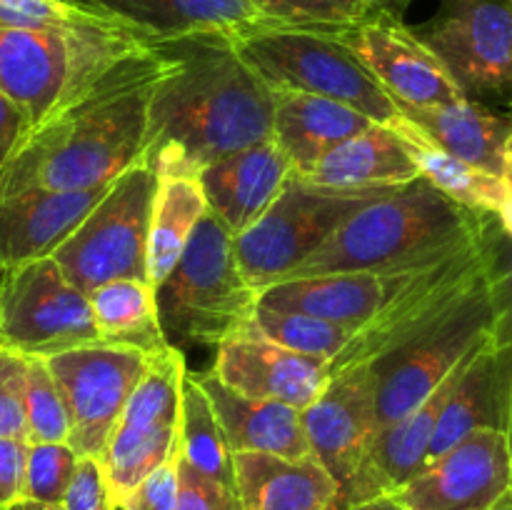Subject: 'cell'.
Returning <instances> with one entry per match:
<instances>
[{
  "label": "cell",
  "instance_id": "31",
  "mask_svg": "<svg viewBox=\"0 0 512 510\" xmlns=\"http://www.w3.org/2000/svg\"><path fill=\"white\" fill-rule=\"evenodd\" d=\"M178 455L195 470L235 490L233 453L228 448V440H225L208 393L188 370H185L183 388H180Z\"/></svg>",
  "mask_w": 512,
  "mask_h": 510
},
{
  "label": "cell",
  "instance_id": "2",
  "mask_svg": "<svg viewBox=\"0 0 512 510\" xmlns=\"http://www.w3.org/2000/svg\"><path fill=\"white\" fill-rule=\"evenodd\" d=\"M165 43L170 65L150 95L143 153L155 175H198L273 135V90L233 40L200 35Z\"/></svg>",
  "mask_w": 512,
  "mask_h": 510
},
{
  "label": "cell",
  "instance_id": "39",
  "mask_svg": "<svg viewBox=\"0 0 512 510\" xmlns=\"http://www.w3.org/2000/svg\"><path fill=\"white\" fill-rule=\"evenodd\" d=\"M178 463V500L175 510H240L238 495L220 480L200 473L175 453Z\"/></svg>",
  "mask_w": 512,
  "mask_h": 510
},
{
  "label": "cell",
  "instance_id": "37",
  "mask_svg": "<svg viewBox=\"0 0 512 510\" xmlns=\"http://www.w3.org/2000/svg\"><path fill=\"white\" fill-rule=\"evenodd\" d=\"M100 20L110 18L65 0H0V28L8 30L73 28V25H90Z\"/></svg>",
  "mask_w": 512,
  "mask_h": 510
},
{
  "label": "cell",
  "instance_id": "35",
  "mask_svg": "<svg viewBox=\"0 0 512 510\" xmlns=\"http://www.w3.org/2000/svg\"><path fill=\"white\" fill-rule=\"evenodd\" d=\"M25 423L28 443H68L70 413L45 358H28L25 375Z\"/></svg>",
  "mask_w": 512,
  "mask_h": 510
},
{
  "label": "cell",
  "instance_id": "22",
  "mask_svg": "<svg viewBox=\"0 0 512 510\" xmlns=\"http://www.w3.org/2000/svg\"><path fill=\"white\" fill-rule=\"evenodd\" d=\"M105 188L0 195V273L53 255L98 203Z\"/></svg>",
  "mask_w": 512,
  "mask_h": 510
},
{
  "label": "cell",
  "instance_id": "4",
  "mask_svg": "<svg viewBox=\"0 0 512 510\" xmlns=\"http://www.w3.org/2000/svg\"><path fill=\"white\" fill-rule=\"evenodd\" d=\"M148 43L153 40L113 18L53 30L0 28V93L23 110L33 130Z\"/></svg>",
  "mask_w": 512,
  "mask_h": 510
},
{
  "label": "cell",
  "instance_id": "5",
  "mask_svg": "<svg viewBox=\"0 0 512 510\" xmlns=\"http://www.w3.org/2000/svg\"><path fill=\"white\" fill-rule=\"evenodd\" d=\"M258 290L235 258L233 235L210 210L165 280L155 285L160 330L170 348L215 345L253 323Z\"/></svg>",
  "mask_w": 512,
  "mask_h": 510
},
{
  "label": "cell",
  "instance_id": "43",
  "mask_svg": "<svg viewBox=\"0 0 512 510\" xmlns=\"http://www.w3.org/2000/svg\"><path fill=\"white\" fill-rule=\"evenodd\" d=\"M25 130H28V120H25L23 110L8 95L0 93V165L13 153V148L23 138Z\"/></svg>",
  "mask_w": 512,
  "mask_h": 510
},
{
  "label": "cell",
  "instance_id": "26",
  "mask_svg": "<svg viewBox=\"0 0 512 510\" xmlns=\"http://www.w3.org/2000/svg\"><path fill=\"white\" fill-rule=\"evenodd\" d=\"M378 125L338 100L305 93H275L273 135L278 148L288 155L293 173L313 165L343 140Z\"/></svg>",
  "mask_w": 512,
  "mask_h": 510
},
{
  "label": "cell",
  "instance_id": "29",
  "mask_svg": "<svg viewBox=\"0 0 512 510\" xmlns=\"http://www.w3.org/2000/svg\"><path fill=\"white\" fill-rule=\"evenodd\" d=\"M205 210L208 203L198 175H158L153 208H150L148 255H145V278L153 288L163 283L165 275L178 263Z\"/></svg>",
  "mask_w": 512,
  "mask_h": 510
},
{
  "label": "cell",
  "instance_id": "8",
  "mask_svg": "<svg viewBox=\"0 0 512 510\" xmlns=\"http://www.w3.org/2000/svg\"><path fill=\"white\" fill-rule=\"evenodd\" d=\"M158 175L148 163H135L105 188L78 228L50 258L65 275L90 293L115 278H145L148 225Z\"/></svg>",
  "mask_w": 512,
  "mask_h": 510
},
{
  "label": "cell",
  "instance_id": "41",
  "mask_svg": "<svg viewBox=\"0 0 512 510\" xmlns=\"http://www.w3.org/2000/svg\"><path fill=\"white\" fill-rule=\"evenodd\" d=\"M63 510H113L103 465L98 458H78L73 480L65 490Z\"/></svg>",
  "mask_w": 512,
  "mask_h": 510
},
{
  "label": "cell",
  "instance_id": "30",
  "mask_svg": "<svg viewBox=\"0 0 512 510\" xmlns=\"http://www.w3.org/2000/svg\"><path fill=\"white\" fill-rule=\"evenodd\" d=\"M95 328L103 343L128 345L153 355L168 348L160 330L155 288L148 280L115 278L88 293Z\"/></svg>",
  "mask_w": 512,
  "mask_h": 510
},
{
  "label": "cell",
  "instance_id": "12",
  "mask_svg": "<svg viewBox=\"0 0 512 510\" xmlns=\"http://www.w3.org/2000/svg\"><path fill=\"white\" fill-rule=\"evenodd\" d=\"M473 103L512 100V0H440L413 28Z\"/></svg>",
  "mask_w": 512,
  "mask_h": 510
},
{
  "label": "cell",
  "instance_id": "15",
  "mask_svg": "<svg viewBox=\"0 0 512 510\" xmlns=\"http://www.w3.org/2000/svg\"><path fill=\"white\" fill-rule=\"evenodd\" d=\"M333 35L398 105L430 108L465 98L445 65L393 10H375L363 23Z\"/></svg>",
  "mask_w": 512,
  "mask_h": 510
},
{
  "label": "cell",
  "instance_id": "13",
  "mask_svg": "<svg viewBox=\"0 0 512 510\" xmlns=\"http://www.w3.org/2000/svg\"><path fill=\"white\" fill-rule=\"evenodd\" d=\"M150 355L128 345L90 343L45 358L70 413L68 445L78 458L103 455Z\"/></svg>",
  "mask_w": 512,
  "mask_h": 510
},
{
  "label": "cell",
  "instance_id": "14",
  "mask_svg": "<svg viewBox=\"0 0 512 510\" xmlns=\"http://www.w3.org/2000/svg\"><path fill=\"white\" fill-rule=\"evenodd\" d=\"M512 493V458L500 430H475L425 463L393 493L403 510H495Z\"/></svg>",
  "mask_w": 512,
  "mask_h": 510
},
{
  "label": "cell",
  "instance_id": "1",
  "mask_svg": "<svg viewBox=\"0 0 512 510\" xmlns=\"http://www.w3.org/2000/svg\"><path fill=\"white\" fill-rule=\"evenodd\" d=\"M168 65V43L153 40L105 70L83 95L18 140L0 165V195L98 190L143 163L150 95Z\"/></svg>",
  "mask_w": 512,
  "mask_h": 510
},
{
  "label": "cell",
  "instance_id": "24",
  "mask_svg": "<svg viewBox=\"0 0 512 510\" xmlns=\"http://www.w3.org/2000/svg\"><path fill=\"white\" fill-rule=\"evenodd\" d=\"M240 510H333L338 483L315 458L233 453Z\"/></svg>",
  "mask_w": 512,
  "mask_h": 510
},
{
  "label": "cell",
  "instance_id": "32",
  "mask_svg": "<svg viewBox=\"0 0 512 510\" xmlns=\"http://www.w3.org/2000/svg\"><path fill=\"white\" fill-rule=\"evenodd\" d=\"M250 330L293 353L330 360V368L348 350L355 335V330L330 323V320L303 313H283V310H270L263 305L255 308Z\"/></svg>",
  "mask_w": 512,
  "mask_h": 510
},
{
  "label": "cell",
  "instance_id": "55",
  "mask_svg": "<svg viewBox=\"0 0 512 510\" xmlns=\"http://www.w3.org/2000/svg\"><path fill=\"white\" fill-rule=\"evenodd\" d=\"M505 500H508V498H505ZM508 503H510V500H508ZM510 505H512V503H510Z\"/></svg>",
  "mask_w": 512,
  "mask_h": 510
},
{
  "label": "cell",
  "instance_id": "51",
  "mask_svg": "<svg viewBox=\"0 0 512 510\" xmlns=\"http://www.w3.org/2000/svg\"><path fill=\"white\" fill-rule=\"evenodd\" d=\"M385 5H393V3H398V0H383Z\"/></svg>",
  "mask_w": 512,
  "mask_h": 510
},
{
  "label": "cell",
  "instance_id": "3",
  "mask_svg": "<svg viewBox=\"0 0 512 510\" xmlns=\"http://www.w3.org/2000/svg\"><path fill=\"white\" fill-rule=\"evenodd\" d=\"M480 228L483 213L463 208L433 183L415 178L350 215L290 278L418 268L473 243Z\"/></svg>",
  "mask_w": 512,
  "mask_h": 510
},
{
  "label": "cell",
  "instance_id": "10",
  "mask_svg": "<svg viewBox=\"0 0 512 510\" xmlns=\"http://www.w3.org/2000/svg\"><path fill=\"white\" fill-rule=\"evenodd\" d=\"M90 343L103 340L88 293L50 255L0 273V348L50 358Z\"/></svg>",
  "mask_w": 512,
  "mask_h": 510
},
{
  "label": "cell",
  "instance_id": "9",
  "mask_svg": "<svg viewBox=\"0 0 512 510\" xmlns=\"http://www.w3.org/2000/svg\"><path fill=\"white\" fill-rule=\"evenodd\" d=\"M490 328L493 308L483 273L433 325L370 363L378 395V430L413 413L488 338Z\"/></svg>",
  "mask_w": 512,
  "mask_h": 510
},
{
  "label": "cell",
  "instance_id": "53",
  "mask_svg": "<svg viewBox=\"0 0 512 510\" xmlns=\"http://www.w3.org/2000/svg\"><path fill=\"white\" fill-rule=\"evenodd\" d=\"M65 3H73V0H65Z\"/></svg>",
  "mask_w": 512,
  "mask_h": 510
},
{
  "label": "cell",
  "instance_id": "11",
  "mask_svg": "<svg viewBox=\"0 0 512 510\" xmlns=\"http://www.w3.org/2000/svg\"><path fill=\"white\" fill-rule=\"evenodd\" d=\"M185 370L183 350L168 345L150 355L148 368L130 393L100 455L113 505H118L145 475L168 463L178 450L180 388Z\"/></svg>",
  "mask_w": 512,
  "mask_h": 510
},
{
  "label": "cell",
  "instance_id": "34",
  "mask_svg": "<svg viewBox=\"0 0 512 510\" xmlns=\"http://www.w3.org/2000/svg\"><path fill=\"white\" fill-rule=\"evenodd\" d=\"M483 273L488 285L493 328L490 338L495 345L512 343V233L500 225L498 215L483 213Z\"/></svg>",
  "mask_w": 512,
  "mask_h": 510
},
{
  "label": "cell",
  "instance_id": "21",
  "mask_svg": "<svg viewBox=\"0 0 512 510\" xmlns=\"http://www.w3.org/2000/svg\"><path fill=\"white\" fill-rule=\"evenodd\" d=\"M290 173L288 155L268 138L210 163L198 180L208 210L235 238L270 208Z\"/></svg>",
  "mask_w": 512,
  "mask_h": 510
},
{
  "label": "cell",
  "instance_id": "52",
  "mask_svg": "<svg viewBox=\"0 0 512 510\" xmlns=\"http://www.w3.org/2000/svg\"><path fill=\"white\" fill-rule=\"evenodd\" d=\"M508 500H510V503H512V493H510V495H508Z\"/></svg>",
  "mask_w": 512,
  "mask_h": 510
},
{
  "label": "cell",
  "instance_id": "25",
  "mask_svg": "<svg viewBox=\"0 0 512 510\" xmlns=\"http://www.w3.org/2000/svg\"><path fill=\"white\" fill-rule=\"evenodd\" d=\"M295 175L305 183L335 190L398 188L420 178L405 145L385 125H370Z\"/></svg>",
  "mask_w": 512,
  "mask_h": 510
},
{
  "label": "cell",
  "instance_id": "33",
  "mask_svg": "<svg viewBox=\"0 0 512 510\" xmlns=\"http://www.w3.org/2000/svg\"><path fill=\"white\" fill-rule=\"evenodd\" d=\"M270 28L340 33L388 5L383 0H253ZM390 10V8H388Z\"/></svg>",
  "mask_w": 512,
  "mask_h": 510
},
{
  "label": "cell",
  "instance_id": "38",
  "mask_svg": "<svg viewBox=\"0 0 512 510\" xmlns=\"http://www.w3.org/2000/svg\"><path fill=\"white\" fill-rule=\"evenodd\" d=\"M25 375H28V355L0 348V438L28 440Z\"/></svg>",
  "mask_w": 512,
  "mask_h": 510
},
{
  "label": "cell",
  "instance_id": "27",
  "mask_svg": "<svg viewBox=\"0 0 512 510\" xmlns=\"http://www.w3.org/2000/svg\"><path fill=\"white\" fill-rule=\"evenodd\" d=\"M400 113L418 125L435 145L490 175H503L505 140L512 133V120L493 113L483 103L463 98L430 108H405Z\"/></svg>",
  "mask_w": 512,
  "mask_h": 510
},
{
  "label": "cell",
  "instance_id": "50",
  "mask_svg": "<svg viewBox=\"0 0 512 510\" xmlns=\"http://www.w3.org/2000/svg\"><path fill=\"white\" fill-rule=\"evenodd\" d=\"M495 510H512V505L508 503V500H503V503H500L498 508H495Z\"/></svg>",
  "mask_w": 512,
  "mask_h": 510
},
{
  "label": "cell",
  "instance_id": "7",
  "mask_svg": "<svg viewBox=\"0 0 512 510\" xmlns=\"http://www.w3.org/2000/svg\"><path fill=\"white\" fill-rule=\"evenodd\" d=\"M385 190H335L305 183L295 173L285 180L270 208L235 235V258L245 280L258 293L288 280L345 220Z\"/></svg>",
  "mask_w": 512,
  "mask_h": 510
},
{
  "label": "cell",
  "instance_id": "46",
  "mask_svg": "<svg viewBox=\"0 0 512 510\" xmlns=\"http://www.w3.org/2000/svg\"><path fill=\"white\" fill-rule=\"evenodd\" d=\"M505 438H508L510 458H512V398H510V413H508V428H505Z\"/></svg>",
  "mask_w": 512,
  "mask_h": 510
},
{
  "label": "cell",
  "instance_id": "16",
  "mask_svg": "<svg viewBox=\"0 0 512 510\" xmlns=\"http://www.w3.org/2000/svg\"><path fill=\"white\" fill-rule=\"evenodd\" d=\"M313 458L333 475L338 490L348 483L378 430V395L370 363L333 370L318 398L303 410Z\"/></svg>",
  "mask_w": 512,
  "mask_h": 510
},
{
  "label": "cell",
  "instance_id": "49",
  "mask_svg": "<svg viewBox=\"0 0 512 510\" xmlns=\"http://www.w3.org/2000/svg\"><path fill=\"white\" fill-rule=\"evenodd\" d=\"M5 510H28V508H25V500H20V503L10 505V508H5Z\"/></svg>",
  "mask_w": 512,
  "mask_h": 510
},
{
  "label": "cell",
  "instance_id": "17",
  "mask_svg": "<svg viewBox=\"0 0 512 510\" xmlns=\"http://www.w3.org/2000/svg\"><path fill=\"white\" fill-rule=\"evenodd\" d=\"M213 375L240 395L305 410L325 388L333 368L330 360L280 348L248 328L218 345Z\"/></svg>",
  "mask_w": 512,
  "mask_h": 510
},
{
  "label": "cell",
  "instance_id": "47",
  "mask_svg": "<svg viewBox=\"0 0 512 510\" xmlns=\"http://www.w3.org/2000/svg\"><path fill=\"white\" fill-rule=\"evenodd\" d=\"M28 510H63V505H38V503H25Z\"/></svg>",
  "mask_w": 512,
  "mask_h": 510
},
{
  "label": "cell",
  "instance_id": "18",
  "mask_svg": "<svg viewBox=\"0 0 512 510\" xmlns=\"http://www.w3.org/2000/svg\"><path fill=\"white\" fill-rule=\"evenodd\" d=\"M428 265L395 270V273L358 270V273H328L280 280L258 295V305L283 310V313L313 315V318L330 320V323L345 325L350 330H360L375 315L383 313L408 285H413Z\"/></svg>",
  "mask_w": 512,
  "mask_h": 510
},
{
  "label": "cell",
  "instance_id": "6",
  "mask_svg": "<svg viewBox=\"0 0 512 510\" xmlns=\"http://www.w3.org/2000/svg\"><path fill=\"white\" fill-rule=\"evenodd\" d=\"M233 48L275 93H305L338 100L373 123L398 120V103L333 33L258 28L238 35Z\"/></svg>",
  "mask_w": 512,
  "mask_h": 510
},
{
  "label": "cell",
  "instance_id": "42",
  "mask_svg": "<svg viewBox=\"0 0 512 510\" xmlns=\"http://www.w3.org/2000/svg\"><path fill=\"white\" fill-rule=\"evenodd\" d=\"M28 440L0 438V510L23 500Z\"/></svg>",
  "mask_w": 512,
  "mask_h": 510
},
{
  "label": "cell",
  "instance_id": "36",
  "mask_svg": "<svg viewBox=\"0 0 512 510\" xmlns=\"http://www.w3.org/2000/svg\"><path fill=\"white\" fill-rule=\"evenodd\" d=\"M78 455L68 443H28L23 500L38 505H63L73 480Z\"/></svg>",
  "mask_w": 512,
  "mask_h": 510
},
{
  "label": "cell",
  "instance_id": "48",
  "mask_svg": "<svg viewBox=\"0 0 512 510\" xmlns=\"http://www.w3.org/2000/svg\"><path fill=\"white\" fill-rule=\"evenodd\" d=\"M503 178H505V183H508V188H510V193H512V170H505Z\"/></svg>",
  "mask_w": 512,
  "mask_h": 510
},
{
  "label": "cell",
  "instance_id": "20",
  "mask_svg": "<svg viewBox=\"0 0 512 510\" xmlns=\"http://www.w3.org/2000/svg\"><path fill=\"white\" fill-rule=\"evenodd\" d=\"M83 8L120 20L148 40L218 35L235 40L270 28L253 0H73Z\"/></svg>",
  "mask_w": 512,
  "mask_h": 510
},
{
  "label": "cell",
  "instance_id": "23",
  "mask_svg": "<svg viewBox=\"0 0 512 510\" xmlns=\"http://www.w3.org/2000/svg\"><path fill=\"white\" fill-rule=\"evenodd\" d=\"M195 378L213 403L230 453H268L293 460L313 458L303 428V410L278 400L235 393L213 373Z\"/></svg>",
  "mask_w": 512,
  "mask_h": 510
},
{
  "label": "cell",
  "instance_id": "54",
  "mask_svg": "<svg viewBox=\"0 0 512 510\" xmlns=\"http://www.w3.org/2000/svg\"><path fill=\"white\" fill-rule=\"evenodd\" d=\"M113 510H123V508H113Z\"/></svg>",
  "mask_w": 512,
  "mask_h": 510
},
{
  "label": "cell",
  "instance_id": "28",
  "mask_svg": "<svg viewBox=\"0 0 512 510\" xmlns=\"http://www.w3.org/2000/svg\"><path fill=\"white\" fill-rule=\"evenodd\" d=\"M390 130L405 145L420 178L433 183L450 200L460 203L463 208L475 210V213L495 215L508 205L512 193L503 175H490L485 170L475 168V165L465 163V160L455 158V155L445 153L418 125L410 123L403 113L390 125Z\"/></svg>",
  "mask_w": 512,
  "mask_h": 510
},
{
  "label": "cell",
  "instance_id": "45",
  "mask_svg": "<svg viewBox=\"0 0 512 510\" xmlns=\"http://www.w3.org/2000/svg\"><path fill=\"white\" fill-rule=\"evenodd\" d=\"M503 160H505V170H512V133H510V138L505 140ZM505 170H503V173H505Z\"/></svg>",
  "mask_w": 512,
  "mask_h": 510
},
{
  "label": "cell",
  "instance_id": "44",
  "mask_svg": "<svg viewBox=\"0 0 512 510\" xmlns=\"http://www.w3.org/2000/svg\"><path fill=\"white\" fill-rule=\"evenodd\" d=\"M348 510H403L398 503H395L393 495H385V498H375V500H368V503H360V505H353V508Z\"/></svg>",
  "mask_w": 512,
  "mask_h": 510
},
{
  "label": "cell",
  "instance_id": "19",
  "mask_svg": "<svg viewBox=\"0 0 512 510\" xmlns=\"http://www.w3.org/2000/svg\"><path fill=\"white\" fill-rule=\"evenodd\" d=\"M512 398V343L495 345L485 338L460 373L458 383L450 390L443 405L433 443L428 450V463L445 450L453 448L475 430L508 428Z\"/></svg>",
  "mask_w": 512,
  "mask_h": 510
},
{
  "label": "cell",
  "instance_id": "40",
  "mask_svg": "<svg viewBox=\"0 0 512 510\" xmlns=\"http://www.w3.org/2000/svg\"><path fill=\"white\" fill-rule=\"evenodd\" d=\"M178 453V450H175ZM175 500H178V463L175 455L155 468L153 473L145 475L118 505L113 508L123 510H175Z\"/></svg>",
  "mask_w": 512,
  "mask_h": 510
}]
</instances>
